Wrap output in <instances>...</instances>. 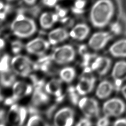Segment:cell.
<instances>
[{
  "label": "cell",
  "mask_w": 126,
  "mask_h": 126,
  "mask_svg": "<svg viewBox=\"0 0 126 126\" xmlns=\"http://www.w3.org/2000/svg\"><path fill=\"white\" fill-rule=\"evenodd\" d=\"M110 124L109 117L106 116H104L100 118L96 122V125L98 126H107Z\"/></svg>",
  "instance_id": "obj_28"
},
{
  "label": "cell",
  "mask_w": 126,
  "mask_h": 126,
  "mask_svg": "<svg viewBox=\"0 0 126 126\" xmlns=\"http://www.w3.org/2000/svg\"><path fill=\"white\" fill-rule=\"evenodd\" d=\"M59 16L58 14L45 12L42 13L39 18V23L43 29L51 28L55 23L59 20Z\"/></svg>",
  "instance_id": "obj_21"
},
{
  "label": "cell",
  "mask_w": 126,
  "mask_h": 126,
  "mask_svg": "<svg viewBox=\"0 0 126 126\" xmlns=\"http://www.w3.org/2000/svg\"><path fill=\"white\" fill-rule=\"evenodd\" d=\"M95 79L92 76L83 75L75 87L79 95H84L91 93L94 88Z\"/></svg>",
  "instance_id": "obj_13"
},
{
  "label": "cell",
  "mask_w": 126,
  "mask_h": 126,
  "mask_svg": "<svg viewBox=\"0 0 126 126\" xmlns=\"http://www.w3.org/2000/svg\"><path fill=\"white\" fill-rule=\"evenodd\" d=\"M36 26L33 20L19 12L10 25L13 34L19 38H27L33 35L36 31Z\"/></svg>",
  "instance_id": "obj_2"
},
{
  "label": "cell",
  "mask_w": 126,
  "mask_h": 126,
  "mask_svg": "<svg viewBox=\"0 0 126 126\" xmlns=\"http://www.w3.org/2000/svg\"><path fill=\"white\" fill-rule=\"evenodd\" d=\"M27 125L29 126H47L48 124L40 115L37 114H33L29 119Z\"/></svg>",
  "instance_id": "obj_24"
},
{
  "label": "cell",
  "mask_w": 126,
  "mask_h": 126,
  "mask_svg": "<svg viewBox=\"0 0 126 126\" xmlns=\"http://www.w3.org/2000/svg\"><path fill=\"white\" fill-rule=\"evenodd\" d=\"M33 90L32 86L24 81H15L12 86V95L10 97L14 102L30 94Z\"/></svg>",
  "instance_id": "obj_11"
},
{
  "label": "cell",
  "mask_w": 126,
  "mask_h": 126,
  "mask_svg": "<svg viewBox=\"0 0 126 126\" xmlns=\"http://www.w3.org/2000/svg\"><path fill=\"white\" fill-rule=\"evenodd\" d=\"M6 123V115L4 110L0 109V126L5 125Z\"/></svg>",
  "instance_id": "obj_31"
},
{
  "label": "cell",
  "mask_w": 126,
  "mask_h": 126,
  "mask_svg": "<svg viewBox=\"0 0 126 126\" xmlns=\"http://www.w3.org/2000/svg\"><path fill=\"white\" fill-rule=\"evenodd\" d=\"M5 42L4 40L0 37V51L3 50L5 47Z\"/></svg>",
  "instance_id": "obj_38"
},
{
  "label": "cell",
  "mask_w": 126,
  "mask_h": 126,
  "mask_svg": "<svg viewBox=\"0 0 126 126\" xmlns=\"http://www.w3.org/2000/svg\"><path fill=\"white\" fill-rule=\"evenodd\" d=\"M109 51L114 57L126 58V39L115 42L109 47Z\"/></svg>",
  "instance_id": "obj_19"
},
{
  "label": "cell",
  "mask_w": 126,
  "mask_h": 126,
  "mask_svg": "<svg viewBox=\"0 0 126 126\" xmlns=\"http://www.w3.org/2000/svg\"><path fill=\"white\" fill-rule=\"evenodd\" d=\"M125 5H126V0H125Z\"/></svg>",
  "instance_id": "obj_42"
},
{
  "label": "cell",
  "mask_w": 126,
  "mask_h": 126,
  "mask_svg": "<svg viewBox=\"0 0 126 126\" xmlns=\"http://www.w3.org/2000/svg\"><path fill=\"white\" fill-rule=\"evenodd\" d=\"M114 90L113 85L108 80L101 81L95 90L96 96L99 99H105L109 97Z\"/></svg>",
  "instance_id": "obj_18"
},
{
  "label": "cell",
  "mask_w": 126,
  "mask_h": 126,
  "mask_svg": "<svg viewBox=\"0 0 126 126\" xmlns=\"http://www.w3.org/2000/svg\"><path fill=\"white\" fill-rule=\"evenodd\" d=\"M112 37V34L109 32H97L94 33L90 37L88 42V45L94 50H100L107 45Z\"/></svg>",
  "instance_id": "obj_10"
},
{
  "label": "cell",
  "mask_w": 126,
  "mask_h": 126,
  "mask_svg": "<svg viewBox=\"0 0 126 126\" xmlns=\"http://www.w3.org/2000/svg\"><path fill=\"white\" fill-rule=\"evenodd\" d=\"M74 110L68 107H65L59 110L54 115L53 123L56 126H70L74 121Z\"/></svg>",
  "instance_id": "obj_8"
},
{
  "label": "cell",
  "mask_w": 126,
  "mask_h": 126,
  "mask_svg": "<svg viewBox=\"0 0 126 126\" xmlns=\"http://www.w3.org/2000/svg\"><path fill=\"white\" fill-rule=\"evenodd\" d=\"M117 4L115 0H94L89 12L92 25L97 28L106 26L116 13Z\"/></svg>",
  "instance_id": "obj_1"
},
{
  "label": "cell",
  "mask_w": 126,
  "mask_h": 126,
  "mask_svg": "<svg viewBox=\"0 0 126 126\" xmlns=\"http://www.w3.org/2000/svg\"><path fill=\"white\" fill-rule=\"evenodd\" d=\"M59 76L60 79L67 83L71 82L76 76L75 69L70 66L65 67L60 70Z\"/></svg>",
  "instance_id": "obj_23"
},
{
  "label": "cell",
  "mask_w": 126,
  "mask_h": 126,
  "mask_svg": "<svg viewBox=\"0 0 126 126\" xmlns=\"http://www.w3.org/2000/svg\"><path fill=\"white\" fill-rule=\"evenodd\" d=\"M56 9L57 11V14L60 17L63 18L66 15L67 11L66 9L60 7L59 6H56Z\"/></svg>",
  "instance_id": "obj_32"
},
{
  "label": "cell",
  "mask_w": 126,
  "mask_h": 126,
  "mask_svg": "<svg viewBox=\"0 0 126 126\" xmlns=\"http://www.w3.org/2000/svg\"><path fill=\"white\" fill-rule=\"evenodd\" d=\"M58 0H42L43 3L49 7H53L55 6Z\"/></svg>",
  "instance_id": "obj_35"
},
{
  "label": "cell",
  "mask_w": 126,
  "mask_h": 126,
  "mask_svg": "<svg viewBox=\"0 0 126 126\" xmlns=\"http://www.w3.org/2000/svg\"><path fill=\"white\" fill-rule=\"evenodd\" d=\"M6 12L5 11L0 12V32L1 31V28L2 23L6 17Z\"/></svg>",
  "instance_id": "obj_36"
},
{
  "label": "cell",
  "mask_w": 126,
  "mask_h": 126,
  "mask_svg": "<svg viewBox=\"0 0 126 126\" xmlns=\"http://www.w3.org/2000/svg\"><path fill=\"white\" fill-rule=\"evenodd\" d=\"M1 95H0V100H1Z\"/></svg>",
  "instance_id": "obj_44"
},
{
  "label": "cell",
  "mask_w": 126,
  "mask_h": 126,
  "mask_svg": "<svg viewBox=\"0 0 126 126\" xmlns=\"http://www.w3.org/2000/svg\"><path fill=\"white\" fill-rule=\"evenodd\" d=\"M68 94L69 98L72 104L76 105L78 104L79 99V94L77 93L76 88L70 86L68 88Z\"/></svg>",
  "instance_id": "obj_26"
},
{
  "label": "cell",
  "mask_w": 126,
  "mask_h": 126,
  "mask_svg": "<svg viewBox=\"0 0 126 126\" xmlns=\"http://www.w3.org/2000/svg\"><path fill=\"white\" fill-rule=\"evenodd\" d=\"M113 125L115 126H126V118L118 119L114 122Z\"/></svg>",
  "instance_id": "obj_34"
},
{
  "label": "cell",
  "mask_w": 126,
  "mask_h": 126,
  "mask_svg": "<svg viewBox=\"0 0 126 126\" xmlns=\"http://www.w3.org/2000/svg\"><path fill=\"white\" fill-rule=\"evenodd\" d=\"M23 48V43L19 40H15L11 43V50L12 52L15 54L19 53Z\"/></svg>",
  "instance_id": "obj_27"
},
{
  "label": "cell",
  "mask_w": 126,
  "mask_h": 126,
  "mask_svg": "<svg viewBox=\"0 0 126 126\" xmlns=\"http://www.w3.org/2000/svg\"><path fill=\"white\" fill-rule=\"evenodd\" d=\"M28 112L25 107L13 104L6 114V122L12 126H22L26 119Z\"/></svg>",
  "instance_id": "obj_5"
},
{
  "label": "cell",
  "mask_w": 126,
  "mask_h": 126,
  "mask_svg": "<svg viewBox=\"0 0 126 126\" xmlns=\"http://www.w3.org/2000/svg\"><path fill=\"white\" fill-rule=\"evenodd\" d=\"M111 60L105 56H99L95 58L91 64V69L100 75L106 74L110 70Z\"/></svg>",
  "instance_id": "obj_14"
},
{
  "label": "cell",
  "mask_w": 126,
  "mask_h": 126,
  "mask_svg": "<svg viewBox=\"0 0 126 126\" xmlns=\"http://www.w3.org/2000/svg\"><path fill=\"white\" fill-rule=\"evenodd\" d=\"M50 44L48 41L41 37H37L28 42L25 48L27 52L31 54L43 56L49 49Z\"/></svg>",
  "instance_id": "obj_9"
},
{
  "label": "cell",
  "mask_w": 126,
  "mask_h": 126,
  "mask_svg": "<svg viewBox=\"0 0 126 126\" xmlns=\"http://www.w3.org/2000/svg\"><path fill=\"white\" fill-rule=\"evenodd\" d=\"M15 79V74L12 69L9 71L0 73V84L4 88L13 86Z\"/></svg>",
  "instance_id": "obj_22"
},
{
  "label": "cell",
  "mask_w": 126,
  "mask_h": 126,
  "mask_svg": "<svg viewBox=\"0 0 126 126\" xmlns=\"http://www.w3.org/2000/svg\"><path fill=\"white\" fill-rule=\"evenodd\" d=\"M4 7L3 3L0 0V10H1Z\"/></svg>",
  "instance_id": "obj_41"
},
{
  "label": "cell",
  "mask_w": 126,
  "mask_h": 126,
  "mask_svg": "<svg viewBox=\"0 0 126 126\" xmlns=\"http://www.w3.org/2000/svg\"><path fill=\"white\" fill-rule=\"evenodd\" d=\"M126 110V104L119 98L114 97L106 101L102 106V111L108 117H117L123 114Z\"/></svg>",
  "instance_id": "obj_6"
},
{
  "label": "cell",
  "mask_w": 126,
  "mask_h": 126,
  "mask_svg": "<svg viewBox=\"0 0 126 126\" xmlns=\"http://www.w3.org/2000/svg\"><path fill=\"white\" fill-rule=\"evenodd\" d=\"M112 76L118 82L126 79V61H120L116 63L112 70Z\"/></svg>",
  "instance_id": "obj_20"
},
{
  "label": "cell",
  "mask_w": 126,
  "mask_h": 126,
  "mask_svg": "<svg viewBox=\"0 0 126 126\" xmlns=\"http://www.w3.org/2000/svg\"><path fill=\"white\" fill-rule=\"evenodd\" d=\"M76 52L73 47L66 44L56 48L52 53L50 58L58 64H65L72 62L75 57Z\"/></svg>",
  "instance_id": "obj_4"
},
{
  "label": "cell",
  "mask_w": 126,
  "mask_h": 126,
  "mask_svg": "<svg viewBox=\"0 0 126 126\" xmlns=\"http://www.w3.org/2000/svg\"><path fill=\"white\" fill-rule=\"evenodd\" d=\"M90 118L85 117V118H81L76 124L78 126H89L92 125V123L89 119Z\"/></svg>",
  "instance_id": "obj_29"
},
{
  "label": "cell",
  "mask_w": 126,
  "mask_h": 126,
  "mask_svg": "<svg viewBox=\"0 0 126 126\" xmlns=\"http://www.w3.org/2000/svg\"><path fill=\"white\" fill-rule=\"evenodd\" d=\"M7 0V1H11V0Z\"/></svg>",
  "instance_id": "obj_43"
},
{
  "label": "cell",
  "mask_w": 126,
  "mask_h": 126,
  "mask_svg": "<svg viewBox=\"0 0 126 126\" xmlns=\"http://www.w3.org/2000/svg\"><path fill=\"white\" fill-rule=\"evenodd\" d=\"M90 32V27L85 23L76 25L69 33V36L74 39L81 41L84 40Z\"/></svg>",
  "instance_id": "obj_17"
},
{
  "label": "cell",
  "mask_w": 126,
  "mask_h": 126,
  "mask_svg": "<svg viewBox=\"0 0 126 126\" xmlns=\"http://www.w3.org/2000/svg\"><path fill=\"white\" fill-rule=\"evenodd\" d=\"M72 11L76 14H81L82 13H83L84 12V9H79L77 8H76L75 7H73L71 8Z\"/></svg>",
  "instance_id": "obj_37"
},
{
  "label": "cell",
  "mask_w": 126,
  "mask_h": 126,
  "mask_svg": "<svg viewBox=\"0 0 126 126\" xmlns=\"http://www.w3.org/2000/svg\"><path fill=\"white\" fill-rule=\"evenodd\" d=\"M69 36L66 30L58 28L51 31L48 35V41L51 45H56L65 40Z\"/></svg>",
  "instance_id": "obj_16"
},
{
  "label": "cell",
  "mask_w": 126,
  "mask_h": 126,
  "mask_svg": "<svg viewBox=\"0 0 126 126\" xmlns=\"http://www.w3.org/2000/svg\"><path fill=\"white\" fill-rule=\"evenodd\" d=\"M36 1V0H24V1L25 2V3L30 5L34 4L35 3Z\"/></svg>",
  "instance_id": "obj_39"
},
{
  "label": "cell",
  "mask_w": 126,
  "mask_h": 126,
  "mask_svg": "<svg viewBox=\"0 0 126 126\" xmlns=\"http://www.w3.org/2000/svg\"><path fill=\"white\" fill-rule=\"evenodd\" d=\"M121 92L122 94L124 96V97L125 98V99L126 100V85L124 86L121 90Z\"/></svg>",
  "instance_id": "obj_40"
},
{
  "label": "cell",
  "mask_w": 126,
  "mask_h": 126,
  "mask_svg": "<svg viewBox=\"0 0 126 126\" xmlns=\"http://www.w3.org/2000/svg\"><path fill=\"white\" fill-rule=\"evenodd\" d=\"M11 61L8 54L3 55L0 59V73L11 70Z\"/></svg>",
  "instance_id": "obj_25"
},
{
  "label": "cell",
  "mask_w": 126,
  "mask_h": 126,
  "mask_svg": "<svg viewBox=\"0 0 126 126\" xmlns=\"http://www.w3.org/2000/svg\"><path fill=\"white\" fill-rule=\"evenodd\" d=\"M35 64L31 59L24 55H18L11 60V67L15 74L23 77H27L31 75L33 69H35Z\"/></svg>",
  "instance_id": "obj_3"
},
{
  "label": "cell",
  "mask_w": 126,
  "mask_h": 126,
  "mask_svg": "<svg viewBox=\"0 0 126 126\" xmlns=\"http://www.w3.org/2000/svg\"><path fill=\"white\" fill-rule=\"evenodd\" d=\"M78 104L85 117L92 118L98 116L99 107L98 102L95 99L84 97L79 100Z\"/></svg>",
  "instance_id": "obj_7"
},
{
  "label": "cell",
  "mask_w": 126,
  "mask_h": 126,
  "mask_svg": "<svg viewBox=\"0 0 126 126\" xmlns=\"http://www.w3.org/2000/svg\"><path fill=\"white\" fill-rule=\"evenodd\" d=\"M86 4L87 0H76L74 2V7L79 9H84Z\"/></svg>",
  "instance_id": "obj_30"
},
{
  "label": "cell",
  "mask_w": 126,
  "mask_h": 126,
  "mask_svg": "<svg viewBox=\"0 0 126 126\" xmlns=\"http://www.w3.org/2000/svg\"><path fill=\"white\" fill-rule=\"evenodd\" d=\"M111 31L116 33H119L121 31V27L118 23H113L111 26Z\"/></svg>",
  "instance_id": "obj_33"
},
{
  "label": "cell",
  "mask_w": 126,
  "mask_h": 126,
  "mask_svg": "<svg viewBox=\"0 0 126 126\" xmlns=\"http://www.w3.org/2000/svg\"><path fill=\"white\" fill-rule=\"evenodd\" d=\"M44 86H35L32 97V107L37 108L47 104L50 100L48 94L44 91Z\"/></svg>",
  "instance_id": "obj_15"
},
{
  "label": "cell",
  "mask_w": 126,
  "mask_h": 126,
  "mask_svg": "<svg viewBox=\"0 0 126 126\" xmlns=\"http://www.w3.org/2000/svg\"><path fill=\"white\" fill-rule=\"evenodd\" d=\"M62 81L61 79L53 78L48 81L44 86V90L48 94L56 97L58 102H60L63 99Z\"/></svg>",
  "instance_id": "obj_12"
}]
</instances>
